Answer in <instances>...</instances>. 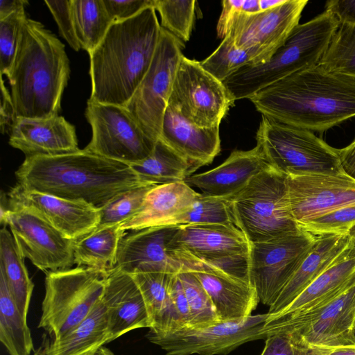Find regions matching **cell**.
I'll return each mask as SVG.
<instances>
[{"label": "cell", "mask_w": 355, "mask_h": 355, "mask_svg": "<svg viewBox=\"0 0 355 355\" xmlns=\"http://www.w3.org/2000/svg\"><path fill=\"white\" fill-rule=\"evenodd\" d=\"M248 99L263 116L323 132L355 116V78L318 64L263 88Z\"/></svg>", "instance_id": "1"}, {"label": "cell", "mask_w": 355, "mask_h": 355, "mask_svg": "<svg viewBox=\"0 0 355 355\" xmlns=\"http://www.w3.org/2000/svg\"><path fill=\"white\" fill-rule=\"evenodd\" d=\"M23 189L101 208L119 194L146 184L130 165L85 149L57 156L26 157L15 172Z\"/></svg>", "instance_id": "2"}, {"label": "cell", "mask_w": 355, "mask_h": 355, "mask_svg": "<svg viewBox=\"0 0 355 355\" xmlns=\"http://www.w3.org/2000/svg\"><path fill=\"white\" fill-rule=\"evenodd\" d=\"M161 30L153 6L132 18L114 22L89 53V100L124 107L151 64Z\"/></svg>", "instance_id": "3"}, {"label": "cell", "mask_w": 355, "mask_h": 355, "mask_svg": "<svg viewBox=\"0 0 355 355\" xmlns=\"http://www.w3.org/2000/svg\"><path fill=\"white\" fill-rule=\"evenodd\" d=\"M69 74L64 45L41 22L27 17L7 76L17 119L59 116Z\"/></svg>", "instance_id": "4"}, {"label": "cell", "mask_w": 355, "mask_h": 355, "mask_svg": "<svg viewBox=\"0 0 355 355\" xmlns=\"http://www.w3.org/2000/svg\"><path fill=\"white\" fill-rule=\"evenodd\" d=\"M339 25L327 10L299 24L267 62L245 65L223 82L232 99L249 98L278 80L318 65Z\"/></svg>", "instance_id": "5"}, {"label": "cell", "mask_w": 355, "mask_h": 355, "mask_svg": "<svg viewBox=\"0 0 355 355\" xmlns=\"http://www.w3.org/2000/svg\"><path fill=\"white\" fill-rule=\"evenodd\" d=\"M234 225L250 243L300 230L291 211L287 176L271 167L254 176L231 198Z\"/></svg>", "instance_id": "6"}, {"label": "cell", "mask_w": 355, "mask_h": 355, "mask_svg": "<svg viewBox=\"0 0 355 355\" xmlns=\"http://www.w3.org/2000/svg\"><path fill=\"white\" fill-rule=\"evenodd\" d=\"M256 139L270 166L286 176L345 173L337 149L310 130L262 115Z\"/></svg>", "instance_id": "7"}, {"label": "cell", "mask_w": 355, "mask_h": 355, "mask_svg": "<svg viewBox=\"0 0 355 355\" xmlns=\"http://www.w3.org/2000/svg\"><path fill=\"white\" fill-rule=\"evenodd\" d=\"M108 273L83 266L46 272L38 328L53 339L73 330L101 300Z\"/></svg>", "instance_id": "8"}, {"label": "cell", "mask_w": 355, "mask_h": 355, "mask_svg": "<svg viewBox=\"0 0 355 355\" xmlns=\"http://www.w3.org/2000/svg\"><path fill=\"white\" fill-rule=\"evenodd\" d=\"M355 282L330 300L292 316L266 322L272 334H288L292 343L320 347L355 346Z\"/></svg>", "instance_id": "9"}, {"label": "cell", "mask_w": 355, "mask_h": 355, "mask_svg": "<svg viewBox=\"0 0 355 355\" xmlns=\"http://www.w3.org/2000/svg\"><path fill=\"white\" fill-rule=\"evenodd\" d=\"M180 40L162 27L151 64L124 106L151 139L159 138L162 120L182 54Z\"/></svg>", "instance_id": "10"}, {"label": "cell", "mask_w": 355, "mask_h": 355, "mask_svg": "<svg viewBox=\"0 0 355 355\" xmlns=\"http://www.w3.org/2000/svg\"><path fill=\"white\" fill-rule=\"evenodd\" d=\"M316 240L302 229L268 241L250 243L248 274L259 302L270 306Z\"/></svg>", "instance_id": "11"}, {"label": "cell", "mask_w": 355, "mask_h": 355, "mask_svg": "<svg viewBox=\"0 0 355 355\" xmlns=\"http://www.w3.org/2000/svg\"><path fill=\"white\" fill-rule=\"evenodd\" d=\"M85 116L92 130L85 150L129 165L152 153L156 141L145 133L125 107L88 100Z\"/></svg>", "instance_id": "12"}, {"label": "cell", "mask_w": 355, "mask_h": 355, "mask_svg": "<svg viewBox=\"0 0 355 355\" xmlns=\"http://www.w3.org/2000/svg\"><path fill=\"white\" fill-rule=\"evenodd\" d=\"M1 223L8 225L21 254L46 273L71 268L75 241L64 236L40 215L26 207L1 206Z\"/></svg>", "instance_id": "13"}, {"label": "cell", "mask_w": 355, "mask_h": 355, "mask_svg": "<svg viewBox=\"0 0 355 355\" xmlns=\"http://www.w3.org/2000/svg\"><path fill=\"white\" fill-rule=\"evenodd\" d=\"M234 103L223 82L205 71L200 62L182 55L168 105L191 123L210 128L219 127Z\"/></svg>", "instance_id": "14"}, {"label": "cell", "mask_w": 355, "mask_h": 355, "mask_svg": "<svg viewBox=\"0 0 355 355\" xmlns=\"http://www.w3.org/2000/svg\"><path fill=\"white\" fill-rule=\"evenodd\" d=\"M268 317V313L258 314L205 328H184L162 336L147 335V338L166 355H225L245 343L272 335L266 327Z\"/></svg>", "instance_id": "15"}, {"label": "cell", "mask_w": 355, "mask_h": 355, "mask_svg": "<svg viewBox=\"0 0 355 355\" xmlns=\"http://www.w3.org/2000/svg\"><path fill=\"white\" fill-rule=\"evenodd\" d=\"M307 3L306 0H285L271 9L241 13L234 20L226 36L237 47L254 52L257 65L264 64L299 24Z\"/></svg>", "instance_id": "16"}, {"label": "cell", "mask_w": 355, "mask_h": 355, "mask_svg": "<svg viewBox=\"0 0 355 355\" xmlns=\"http://www.w3.org/2000/svg\"><path fill=\"white\" fill-rule=\"evenodd\" d=\"M287 187L298 225L355 204V180L345 173L287 176Z\"/></svg>", "instance_id": "17"}, {"label": "cell", "mask_w": 355, "mask_h": 355, "mask_svg": "<svg viewBox=\"0 0 355 355\" xmlns=\"http://www.w3.org/2000/svg\"><path fill=\"white\" fill-rule=\"evenodd\" d=\"M168 248L184 267L193 262L248 253L250 243L234 225H182Z\"/></svg>", "instance_id": "18"}, {"label": "cell", "mask_w": 355, "mask_h": 355, "mask_svg": "<svg viewBox=\"0 0 355 355\" xmlns=\"http://www.w3.org/2000/svg\"><path fill=\"white\" fill-rule=\"evenodd\" d=\"M7 202L34 211L73 241L93 231L101 220L100 208L91 204L26 190L17 183L8 193Z\"/></svg>", "instance_id": "19"}, {"label": "cell", "mask_w": 355, "mask_h": 355, "mask_svg": "<svg viewBox=\"0 0 355 355\" xmlns=\"http://www.w3.org/2000/svg\"><path fill=\"white\" fill-rule=\"evenodd\" d=\"M179 225H162L129 231L121 240L116 269L129 274H178L182 264L171 254L168 245Z\"/></svg>", "instance_id": "20"}, {"label": "cell", "mask_w": 355, "mask_h": 355, "mask_svg": "<svg viewBox=\"0 0 355 355\" xmlns=\"http://www.w3.org/2000/svg\"><path fill=\"white\" fill-rule=\"evenodd\" d=\"M101 301L107 316L109 343L137 329L150 328L147 306L132 275L109 272Z\"/></svg>", "instance_id": "21"}, {"label": "cell", "mask_w": 355, "mask_h": 355, "mask_svg": "<svg viewBox=\"0 0 355 355\" xmlns=\"http://www.w3.org/2000/svg\"><path fill=\"white\" fill-rule=\"evenodd\" d=\"M9 144L26 157L57 156L80 150L74 125L60 116L17 119L10 131Z\"/></svg>", "instance_id": "22"}, {"label": "cell", "mask_w": 355, "mask_h": 355, "mask_svg": "<svg viewBox=\"0 0 355 355\" xmlns=\"http://www.w3.org/2000/svg\"><path fill=\"white\" fill-rule=\"evenodd\" d=\"M186 159L196 171L209 164L220 151L219 127L200 128L168 105L159 138Z\"/></svg>", "instance_id": "23"}, {"label": "cell", "mask_w": 355, "mask_h": 355, "mask_svg": "<svg viewBox=\"0 0 355 355\" xmlns=\"http://www.w3.org/2000/svg\"><path fill=\"white\" fill-rule=\"evenodd\" d=\"M270 168L257 146L249 150H234L217 167L190 175L185 182L201 193L231 198L261 171Z\"/></svg>", "instance_id": "24"}, {"label": "cell", "mask_w": 355, "mask_h": 355, "mask_svg": "<svg viewBox=\"0 0 355 355\" xmlns=\"http://www.w3.org/2000/svg\"><path fill=\"white\" fill-rule=\"evenodd\" d=\"M349 245L347 234L316 236L310 251L269 306V315L284 311L305 288L322 273Z\"/></svg>", "instance_id": "25"}, {"label": "cell", "mask_w": 355, "mask_h": 355, "mask_svg": "<svg viewBox=\"0 0 355 355\" xmlns=\"http://www.w3.org/2000/svg\"><path fill=\"white\" fill-rule=\"evenodd\" d=\"M355 282V248H348L284 311L267 322L304 312L337 296Z\"/></svg>", "instance_id": "26"}, {"label": "cell", "mask_w": 355, "mask_h": 355, "mask_svg": "<svg viewBox=\"0 0 355 355\" xmlns=\"http://www.w3.org/2000/svg\"><path fill=\"white\" fill-rule=\"evenodd\" d=\"M198 195L185 182L157 185L148 192L139 210L120 225L126 232L166 225L187 211Z\"/></svg>", "instance_id": "27"}, {"label": "cell", "mask_w": 355, "mask_h": 355, "mask_svg": "<svg viewBox=\"0 0 355 355\" xmlns=\"http://www.w3.org/2000/svg\"><path fill=\"white\" fill-rule=\"evenodd\" d=\"M193 272L209 295L220 322L243 320L252 315L259 300L250 283L223 275Z\"/></svg>", "instance_id": "28"}, {"label": "cell", "mask_w": 355, "mask_h": 355, "mask_svg": "<svg viewBox=\"0 0 355 355\" xmlns=\"http://www.w3.org/2000/svg\"><path fill=\"white\" fill-rule=\"evenodd\" d=\"M109 343L105 309L101 300L88 316L73 330L59 338L44 335L34 355H85Z\"/></svg>", "instance_id": "29"}, {"label": "cell", "mask_w": 355, "mask_h": 355, "mask_svg": "<svg viewBox=\"0 0 355 355\" xmlns=\"http://www.w3.org/2000/svg\"><path fill=\"white\" fill-rule=\"evenodd\" d=\"M120 224L98 225L74 242V263L106 272L116 266L119 246L126 234Z\"/></svg>", "instance_id": "30"}, {"label": "cell", "mask_w": 355, "mask_h": 355, "mask_svg": "<svg viewBox=\"0 0 355 355\" xmlns=\"http://www.w3.org/2000/svg\"><path fill=\"white\" fill-rule=\"evenodd\" d=\"M12 233L6 226L0 231V275L4 279L17 307L27 319L34 284L29 277Z\"/></svg>", "instance_id": "31"}, {"label": "cell", "mask_w": 355, "mask_h": 355, "mask_svg": "<svg viewBox=\"0 0 355 355\" xmlns=\"http://www.w3.org/2000/svg\"><path fill=\"white\" fill-rule=\"evenodd\" d=\"M130 166L141 181L157 185L185 182L195 171L186 159L160 139L148 157Z\"/></svg>", "instance_id": "32"}, {"label": "cell", "mask_w": 355, "mask_h": 355, "mask_svg": "<svg viewBox=\"0 0 355 355\" xmlns=\"http://www.w3.org/2000/svg\"><path fill=\"white\" fill-rule=\"evenodd\" d=\"M0 341L9 355H31L34 350L31 330L0 275Z\"/></svg>", "instance_id": "33"}, {"label": "cell", "mask_w": 355, "mask_h": 355, "mask_svg": "<svg viewBox=\"0 0 355 355\" xmlns=\"http://www.w3.org/2000/svg\"><path fill=\"white\" fill-rule=\"evenodd\" d=\"M73 23L80 48L89 54L114 23L103 0H70Z\"/></svg>", "instance_id": "34"}, {"label": "cell", "mask_w": 355, "mask_h": 355, "mask_svg": "<svg viewBox=\"0 0 355 355\" xmlns=\"http://www.w3.org/2000/svg\"><path fill=\"white\" fill-rule=\"evenodd\" d=\"M196 224L234 225L231 198L211 196L199 193L191 207L182 214L170 220L166 225Z\"/></svg>", "instance_id": "35"}, {"label": "cell", "mask_w": 355, "mask_h": 355, "mask_svg": "<svg viewBox=\"0 0 355 355\" xmlns=\"http://www.w3.org/2000/svg\"><path fill=\"white\" fill-rule=\"evenodd\" d=\"M200 64L205 71L223 82L241 67L257 65V60L254 52L237 47L233 40L226 36L218 47Z\"/></svg>", "instance_id": "36"}, {"label": "cell", "mask_w": 355, "mask_h": 355, "mask_svg": "<svg viewBox=\"0 0 355 355\" xmlns=\"http://www.w3.org/2000/svg\"><path fill=\"white\" fill-rule=\"evenodd\" d=\"M319 64L355 78V25H339Z\"/></svg>", "instance_id": "37"}, {"label": "cell", "mask_w": 355, "mask_h": 355, "mask_svg": "<svg viewBox=\"0 0 355 355\" xmlns=\"http://www.w3.org/2000/svg\"><path fill=\"white\" fill-rule=\"evenodd\" d=\"M177 275L189 305L190 320L188 328H205L220 322L209 295L194 272L184 270Z\"/></svg>", "instance_id": "38"}, {"label": "cell", "mask_w": 355, "mask_h": 355, "mask_svg": "<svg viewBox=\"0 0 355 355\" xmlns=\"http://www.w3.org/2000/svg\"><path fill=\"white\" fill-rule=\"evenodd\" d=\"M195 4L194 0H154L153 7L160 15L161 27L185 42L192 31Z\"/></svg>", "instance_id": "39"}, {"label": "cell", "mask_w": 355, "mask_h": 355, "mask_svg": "<svg viewBox=\"0 0 355 355\" xmlns=\"http://www.w3.org/2000/svg\"><path fill=\"white\" fill-rule=\"evenodd\" d=\"M173 275L174 274L165 272L132 274L144 298L150 320V328L168 304L170 282Z\"/></svg>", "instance_id": "40"}, {"label": "cell", "mask_w": 355, "mask_h": 355, "mask_svg": "<svg viewBox=\"0 0 355 355\" xmlns=\"http://www.w3.org/2000/svg\"><path fill=\"white\" fill-rule=\"evenodd\" d=\"M157 184L146 183L130 189L100 208L99 225L121 224L141 207L148 192Z\"/></svg>", "instance_id": "41"}, {"label": "cell", "mask_w": 355, "mask_h": 355, "mask_svg": "<svg viewBox=\"0 0 355 355\" xmlns=\"http://www.w3.org/2000/svg\"><path fill=\"white\" fill-rule=\"evenodd\" d=\"M27 17L22 10L0 19V72L6 76L10 73L21 31Z\"/></svg>", "instance_id": "42"}, {"label": "cell", "mask_w": 355, "mask_h": 355, "mask_svg": "<svg viewBox=\"0 0 355 355\" xmlns=\"http://www.w3.org/2000/svg\"><path fill=\"white\" fill-rule=\"evenodd\" d=\"M355 225V204L307 221L299 227L315 236L341 234Z\"/></svg>", "instance_id": "43"}, {"label": "cell", "mask_w": 355, "mask_h": 355, "mask_svg": "<svg viewBox=\"0 0 355 355\" xmlns=\"http://www.w3.org/2000/svg\"><path fill=\"white\" fill-rule=\"evenodd\" d=\"M44 2L58 26L60 35L73 50L78 51L81 48L75 33L70 0Z\"/></svg>", "instance_id": "44"}, {"label": "cell", "mask_w": 355, "mask_h": 355, "mask_svg": "<svg viewBox=\"0 0 355 355\" xmlns=\"http://www.w3.org/2000/svg\"><path fill=\"white\" fill-rule=\"evenodd\" d=\"M259 0H225L217 24L218 36L224 39L236 17L241 13L260 12Z\"/></svg>", "instance_id": "45"}, {"label": "cell", "mask_w": 355, "mask_h": 355, "mask_svg": "<svg viewBox=\"0 0 355 355\" xmlns=\"http://www.w3.org/2000/svg\"><path fill=\"white\" fill-rule=\"evenodd\" d=\"M105 9L114 22L132 18L141 10L153 6L154 0H103Z\"/></svg>", "instance_id": "46"}, {"label": "cell", "mask_w": 355, "mask_h": 355, "mask_svg": "<svg viewBox=\"0 0 355 355\" xmlns=\"http://www.w3.org/2000/svg\"><path fill=\"white\" fill-rule=\"evenodd\" d=\"M261 355H295L288 334L279 331L266 338L265 347Z\"/></svg>", "instance_id": "47"}, {"label": "cell", "mask_w": 355, "mask_h": 355, "mask_svg": "<svg viewBox=\"0 0 355 355\" xmlns=\"http://www.w3.org/2000/svg\"><path fill=\"white\" fill-rule=\"evenodd\" d=\"M16 121V112L11 94L5 86L1 75L0 125L1 132L3 134L8 130L10 131Z\"/></svg>", "instance_id": "48"}, {"label": "cell", "mask_w": 355, "mask_h": 355, "mask_svg": "<svg viewBox=\"0 0 355 355\" xmlns=\"http://www.w3.org/2000/svg\"><path fill=\"white\" fill-rule=\"evenodd\" d=\"M325 8L336 17L340 24L355 25V0L328 1Z\"/></svg>", "instance_id": "49"}, {"label": "cell", "mask_w": 355, "mask_h": 355, "mask_svg": "<svg viewBox=\"0 0 355 355\" xmlns=\"http://www.w3.org/2000/svg\"><path fill=\"white\" fill-rule=\"evenodd\" d=\"M292 343V342H291ZM295 355H355V346L320 347L292 343Z\"/></svg>", "instance_id": "50"}, {"label": "cell", "mask_w": 355, "mask_h": 355, "mask_svg": "<svg viewBox=\"0 0 355 355\" xmlns=\"http://www.w3.org/2000/svg\"><path fill=\"white\" fill-rule=\"evenodd\" d=\"M343 172L355 180V139L347 146L337 149Z\"/></svg>", "instance_id": "51"}, {"label": "cell", "mask_w": 355, "mask_h": 355, "mask_svg": "<svg viewBox=\"0 0 355 355\" xmlns=\"http://www.w3.org/2000/svg\"><path fill=\"white\" fill-rule=\"evenodd\" d=\"M28 4L26 0H1L0 1V19H4L11 14L24 10Z\"/></svg>", "instance_id": "52"}, {"label": "cell", "mask_w": 355, "mask_h": 355, "mask_svg": "<svg viewBox=\"0 0 355 355\" xmlns=\"http://www.w3.org/2000/svg\"><path fill=\"white\" fill-rule=\"evenodd\" d=\"M285 0H259L261 11L275 8L282 3Z\"/></svg>", "instance_id": "53"}, {"label": "cell", "mask_w": 355, "mask_h": 355, "mask_svg": "<svg viewBox=\"0 0 355 355\" xmlns=\"http://www.w3.org/2000/svg\"><path fill=\"white\" fill-rule=\"evenodd\" d=\"M94 355H114V353L108 348L102 346L98 348Z\"/></svg>", "instance_id": "54"}, {"label": "cell", "mask_w": 355, "mask_h": 355, "mask_svg": "<svg viewBox=\"0 0 355 355\" xmlns=\"http://www.w3.org/2000/svg\"><path fill=\"white\" fill-rule=\"evenodd\" d=\"M349 244L355 248V225L347 233Z\"/></svg>", "instance_id": "55"}, {"label": "cell", "mask_w": 355, "mask_h": 355, "mask_svg": "<svg viewBox=\"0 0 355 355\" xmlns=\"http://www.w3.org/2000/svg\"><path fill=\"white\" fill-rule=\"evenodd\" d=\"M353 334H354V336L355 338V318H354V325H353Z\"/></svg>", "instance_id": "56"}, {"label": "cell", "mask_w": 355, "mask_h": 355, "mask_svg": "<svg viewBox=\"0 0 355 355\" xmlns=\"http://www.w3.org/2000/svg\"><path fill=\"white\" fill-rule=\"evenodd\" d=\"M96 352V351H95V352H89V353H88V354H85V355H94V353H95Z\"/></svg>", "instance_id": "57"}]
</instances>
